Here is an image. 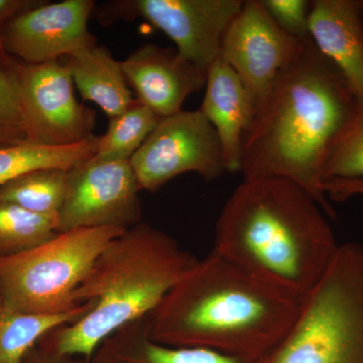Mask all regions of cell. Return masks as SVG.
Segmentation results:
<instances>
[{
    "label": "cell",
    "instance_id": "6da1fadb",
    "mask_svg": "<svg viewBox=\"0 0 363 363\" xmlns=\"http://www.w3.org/2000/svg\"><path fill=\"white\" fill-rule=\"evenodd\" d=\"M357 102L343 74L309 38L255 112L243 142V180L293 182L335 216L323 191L325 164Z\"/></svg>",
    "mask_w": 363,
    "mask_h": 363
},
{
    "label": "cell",
    "instance_id": "7a4b0ae2",
    "mask_svg": "<svg viewBox=\"0 0 363 363\" xmlns=\"http://www.w3.org/2000/svg\"><path fill=\"white\" fill-rule=\"evenodd\" d=\"M302 301L213 250L147 315L150 337L257 362L285 336Z\"/></svg>",
    "mask_w": 363,
    "mask_h": 363
},
{
    "label": "cell",
    "instance_id": "3957f363",
    "mask_svg": "<svg viewBox=\"0 0 363 363\" xmlns=\"http://www.w3.org/2000/svg\"><path fill=\"white\" fill-rule=\"evenodd\" d=\"M324 213L293 182L243 180L217 220L213 250L262 281L304 298L339 248Z\"/></svg>",
    "mask_w": 363,
    "mask_h": 363
},
{
    "label": "cell",
    "instance_id": "277c9868",
    "mask_svg": "<svg viewBox=\"0 0 363 363\" xmlns=\"http://www.w3.org/2000/svg\"><path fill=\"white\" fill-rule=\"evenodd\" d=\"M199 259L169 234L147 223L126 229L104 248L74 293L93 308L40 340L67 357L91 359L100 343L124 325L147 316Z\"/></svg>",
    "mask_w": 363,
    "mask_h": 363
},
{
    "label": "cell",
    "instance_id": "5b68a950",
    "mask_svg": "<svg viewBox=\"0 0 363 363\" xmlns=\"http://www.w3.org/2000/svg\"><path fill=\"white\" fill-rule=\"evenodd\" d=\"M257 363H363L362 245H339L285 336Z\"/></svg>",
    "mask_w": 363,
    "mask_h": 363
},
{
    "label": "cell",
    "instance_id": "8992f818",
    "mask_svg": "<svg viewBox=\"0 0 363 363\" xmlns=\"http://www.w3.org/2000/svg\"><path fill=\"white\" fill-rule=\"evenodd\" d=\"M126 229L80 228L60 233L39 247L0 257V304L28 314L75 309L74 293L104 248Z\"/></svg>",
    "mask_w": 363,
    "mask_h": 363
},
{
    "label": "cell",
    "instance_id": "52a82bcc",
    "mask_svg": "<svg viewBox=\"0 0 363 363\" xmlns=\"http://www.w3.org/2000/svg\"><path fill=\"white\" fill-rule=\"evenodd\" d=\"M130 162L140 191L149 192L189 172L207 181L227 172L220 140L200 109L162 118Z\"/></svg>",
    "mask_w": 363,
    "mask_h": 363
},
{
    "label": "cell",
    "instance_id": "ba28073f",
    "mask_svg": "<svg viewBox=\"0 0 363 363\" xmlns=\"http://www.w3.org/2000/svg\"><path fill=\"white\" fill-rule=\"evenodd\" d=\"M18 75L28 143L58 147L94 136L96 114L78 101L66 64L20 63Z\"/></svg>",
    "mask_w": 363,
    "mask_h": 363
},
{
    "label": "cell",
    "instance_id": "9c48e42d",
    "mask_svg": "<svg viewBox=\"0 0 363 363\" xmlns=\"http://www.w3.org/2000/svg\"><path fill=\"white\" fill-rule=\"evenodd\" d=\"M130 161L90 159L68 172L58 233L80 228L128 229L140 223L142 205Z\"/></svg>",
    "mask_w": 363,
    "mask_h": 363
},
{
    "label": "cell",
    "instance_id": "30bf717a",
    "mask_svg": "<svg viewBox=\"0 0 363 363\" xmlns=\"http://www.w3.org/2000/svg\"><path fill=\"white\" fill-rule=\"evenodd\" d=\"M308 39L286 35L259 0H247L227 30L220 58L240 77L257 109Z\"/></svg>",
    "mask_w": 363,
    "mask_h": 363
},
{
    "label": "cell",
    "instance_id": "8fae6325",
    "mask_svg": "<svg viewBox=\"0 0 363 363\" xmlns=\"http://www.w3.org/2000/svg\"><path fill=\"white\" fill-rule=\"evenodd\" d=\"M121 4L166 33L184 58L208 70L220 58L224 37L245 1L135 0Z\"/></svg>",
    "mask_w": 363,
    "mask_h": 363
},
{
    "label": "cell",
    "instance_id": "7c38bea8",
    "mask_svg": "<svg viewBox=\"0 0 363 363\" xmlns=\"http://www.w3.org/2000/svg\"><path fill=\"white\" fill-rule=\"evenodd\" d=\"M94 6L92 0L45 1L4 28L0 33L2 45L26 64L56 61L90 49L97 42L88 28Z\"/></svg>",
    "mask_w": 363,
    "mask_h": 363
},
{
    "label": "cell",
    "instance_id": "4fadbf2b",
    "mask_svg": "<svg viewBox=\"0 0 363 363\" xmlns=\"http://www.w3.org/2000/svg\"><path fill=\"white\" fill-rule=\"evenodd\" d=\"M121 65L136 99L162 118L180 112L186 99L206 85L207 70L173 48L143 45Z\"/></svg>",
    "mask_w": 363,
    "mask_h": 363
},
{
    "label": "cell",
    "instance_id": "5bb4252c",
    "mask_svg": "<svg viewBox=\"0 0 363 363\" xmlns=\"http://www.w3.org/2000/svg\"><path fill=\"white\" fill-rule=\"evenodd\" d=\"M200 111L220 140L227 172H240L243 142L257 109L240 77L221 58L208 68Z\"/></svg>",
    "mask_w": 363,
    "mask_h": 363
},
{
    "label": "cell",
    "instance_id": "9a60e30c",
    "mask_svg": "<svg viewBox=\"0 0 363 363\" xmlns=\"http://www.w3.org/2000/svg\"><path fill=\"white\" fill-rule=\"evenodd\" d=\"M313 43L363 99V26L355 0H315L309 18Z\"/></svg>",
    "mask_w": 363,
    "mask_h": 363
},
{
    "label": "cell",
    "instance_id": "2e32d148",
    "mask_svg": "<svg viewBox=\"0 0 363 363\" xmlns=\"http://www.w3.org/2000/svg\"><path fill=\"white\" fill-rule=\"evenodd\" d=\"M91 363H257L205 348L175 347L150 337L147 316L104 339Z\"/></svg>",
    "mask_w": 363,
    "mask_h": 363
},
{
    "label": "cell",
    "instance_id": "e0dca14e",
    "mask_svg": "<svg viewBox=\"0 0 363 363\" xmlns=\"http://www.w3.org/2000/svg\"><path fill=\"white\" fill-rule=\"evenodd\" d=\"M83 99L96 104L109 118L119 116L135 101L121 62L104 45L68 57L66 63Z\"/></svg>",
    "mask_w": 363,
    "mask_h": 363
},
{
    "label": "cell",
    "instance_id": "ac0fdd59",
    "mask_svg": "<svg viewBox=\"0 0 363 363\" xmlns=\"http://www.w3.org/2000/svg\"><path fill=\"white\" fill-rule=\"evenodd\" d=\"M98 138L70 145H44L23 143L0 147V187L30 172L57 169L71 171L96 154Z\"/></svg>",
    "mask_w": 363,
    "mask_h": 363
},
{
    "label": "cell",
    "instance_id": "d6986e66",
    "mask_svg": "<svg viewBox=\"0 0 363 363\" xmlns=\"http://www.w3.org/2000/svg\"><path fill=\"white\" fill-rule=\"evenodd\" d=\"M93 303L55 315L13 311L0 304V363H23L28 352L50 332L77 321L92 310Z\"/></svg>",
    "mask_w": 363,
    "mask_h": 363
},
{
    "label": "cell",
    "instance_id": "ffe728a7",
    "mask_svg": "<svg viewBox=\"0 0 363 363\" xmlns=\"http://www.w3.org/2000/svg\"><path fill=\"white\" fill-rule=\"evenodd\" d=\"M162 121L147 105L135 99L130 108L109 118L106 133L98 138L93 159L101 162L130 161Z\"/></svg>",
    "mask_w": 363,
    "mask_h": 363
},
{
    "label": "cell",
    "instance_id": "44dd1931",
    "mask_svg": "<svg viewBox=\"0 0 363 363\" xmlns=\"http://www.w3.org/2000/svg\"><path fill=\"white\" fill-rule=\"evenodd\" d=\"M68 172L39 169L18 177L0 187V203L47 216L58 215L65 199Z\"/></svg>",
    "mask_w": 363,
    "mask_h": 363
},
{
    "label": "cell",
    "instance_id": "7402d4cb",
    "mask_svg": "<svg viewBox=\"0 0 363 363\" xmlns=\"http://www.w3.org/2000/svg\"><path fill=\"white\" fill-rule=\"evenodd\" d=\"M58 215L47 216L0 203V257L18 255L58 234Z\"/></svg>",
    "mask_w": 363,
    "mask_h": 363
},
{
    "label": "cell",
    "instance_id": "603a6c76",
    "mask_svg": "<svg viewBox=\"0 0 363 363\" xmlns=\"http://www.w3.org/2000/svg\"><path fill=\"white\" fill-rule=\"evenodd\" d=\"M18 68L0 39V147L28 143Z\"/></svg>",
    "mask_w": 363,
    "mask_h": 363
},
{
    "label": "cell",
    "instance_id": "cb8c5ba5",
    "mask_svg": "<svg viewBox=\"0 0 363 363\" xmlns=\"http://www.w3.org/2000/svg\"><path fill=\"white\" fill-rule=\"evenodd\" d=\"M333 179H363V99H358L325 164L324 183Z\"/></svg>",
    "mask_w": 363,
    "mask_h": 363
},
{
    "label": "cell",
    "instance_id": "d4e9b609",
    "mask_svg": "<svg viewBox=\"0 0 363 363\" xmlns=\"http://www.w3.org/2000/svg\"><path fill=\"white\" fill-rule=\"evenodd\" d=\"M277 26L295 39L310 38L312 1L308 0H259Z\"/></svg>",
    "mask_w": 363,
    "mask_h": 363
},
{
    "label": "cell",
    "instance_id": "484cf974",
    "mask_svg": "<svg viewBox=\"0 0 363 363\" xmlns=\"http://www.w3.org/2000/svg\"><path fill=\"white\" fill-rule=\"evenodd\" d=\"M323 191L332 201H345L354 196H363V179H333L325 182Z\"/></svg>",
    "mask_w": 363,
    "mask_h": 363
},
{
    "label": "cell",
    "instance_id": "4316f807",
    "mask_svg": "<svg viewBox=\"0 0 363 363\" xmlns=\"http://www.w3.org/2000/svg\"><path fill=\"white\" fill-rule=\"evenodd\" d=\"M44 2L40 0H0V33L21 14Z\"/></svg>",
    "mask_w": 363,
    "mask_h": 363
},
{
    "label": "cell",
    "instance_id": "83f0119b",
    "mask_svg": "<svg viewBox=\"0 0 363 363\" xmlns=\"http://www.w3.org/2000/svg\"><path fill=\"white\" fill-rule=\"evenodd\" d=\"M23 363H91L90 359L85 357H67L55 352L42 344L38 343L30 352L26 354Z\"/></svg>",
    "mask_w": 363,
    "mask_h": 363
},
{
    "label": "cell",
    "instance_id": "f1b7e54d",
    "mask_svg": "<svg viewBox=\"0 0 363 363\" xmlns=\"http://www.w3.org/2000/svg\"><path fill=\"white\" fill-rule=\"evenodd\" d=\"M355 2H357L358 13H359L360 21H362L363 26V0H355Z\"/></svg>",
    "mask_w": 363,
    "mask_h": 363
}]
</instances>
